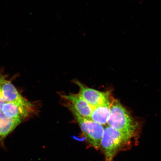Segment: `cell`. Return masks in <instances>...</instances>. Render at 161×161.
Masks as SVG:
<instances>
[{"instance_id": "ba28073f", "label": "cell", "mask_w": 161, "mask_h": 161, "mask_svg": "<svg viewBox=\"0 0 161 161\" xmlns=\"http://www.w3.org/2000/svg\"><path fill=\"white\" fill-rule=\"evenodd\" d=\"M110 114V101L103 105L93 108L90 119L102 125L107 123Z\"/></svg>"}, {"instance_id": "3957f363", "label": "cell", "mask_w": 161, "mask_h": 161, "mask_svg": "<svg viewBox=\"0 0 161 161\" xmlns=\"http://www.w3.org/2000/svg\"><path fill=\"white\" fill-rule=\"evenodd\" d=\"M68 104V107L75 117L86 139L94 148H99L104 133L103 127L90 119L80 115L71 104Z\"/></svg>"}, {"instance_id": "5b68a950", "label": "cell", "mask_w": 161, "mask_h": 161, "mask_svg": "<svg viewBox=\"0 0 161 161\" xmlns=\"http://www.w3.org/2000/svg\"><path fill=\"white\" fill-rule=\"evenodd\" d=\"M1 92L2 97L5 102L21 104L32 109L33 104L24 98L10 81L5 80L1 86Z\"/></svg>"}, {"instance_id": "52a82bcc", "label": "cell", "mask_w": 161, "mask_h": 161, "mask_svg": "<svg viewBox=\"0 0 161 161\" xmlns=\"http://www.w3.org/2000/svg\"><path fill=\"white\" fill-rule=\"evenodd\" d=\"M31 110L21 104L8 102L3 105L2 111L8 118L22 120L28 115Z\"/></svg>"}, {"instance_id": "6da1fadb", "label": "cell", "mask_w": 161, "mask_h": 161, "mask_svg": "<svg viewBox=\"0 0 161 161\" xmlns=\"http://www.w3.org/2000/svg\"><path fill=\"white\" fill-rule=\"evenodd\" d=\"M110 103L108 126L119 131L133 136L136 125L131 117L118 101L113 100Z\"/></svg>"}, {"instance_id": "8992f818", "label": "cell", "mask_w": 161, "mask_h": 161, "mask_svg": "<svg viewBox=\"0 0 161 161\" xmlns=\"http://www.w3.org/2000/svg\"><path fill=\"white\" fill-rule=\"evenodd\" d=\"M63 97L70 102V104L80 115L90 119L93 108L79 93H70Z\"/></svg>"}, {"instance_id": "9c48e42d", "label": "cell", "mask_w": 161, "mask_h": 161, "mask_svg": "<svg viewBox=\"0 0 161 161\" xmlns=\"http://www.w3.org/2000/svg\"><path fill=\"white\" fill-rule=\"evenodd\" d=\"M21 121L19 119L8 118L2 111L0 112V140L12 132Z\"/></svg>"}, {"instance_id": "277c9868", "label": "cell", "mask_w": 161, "mask_h": 161, "mask_svg": "<svg viewBox=\"0 0 161 161\" xmlns=\"http://www.w3.org/2000/svg\"><path fill=\"white\" fill-rule=\"evenodd\" d=\"M75 82L80 88L79 94L93 108L109 101L108 92H102L88 87L78 80H75Z\"/></svg>"}, {"instance_id": "7a4b0ae2", "label": "cell", "mask_w": 161, "mask_h": 161, "mask_svg": "<svg viewBox=\"0 0 161 161\" xmlns=\"http://www.w3.org/2000/svg\"><path fill=\"white\" fill-rule=\"evenodd\" d=\"M132 136L109 126H106L104 128L101 142L106 161H112L118 151L124 144L128 142Z\"/></svg>"}]
</instances>
